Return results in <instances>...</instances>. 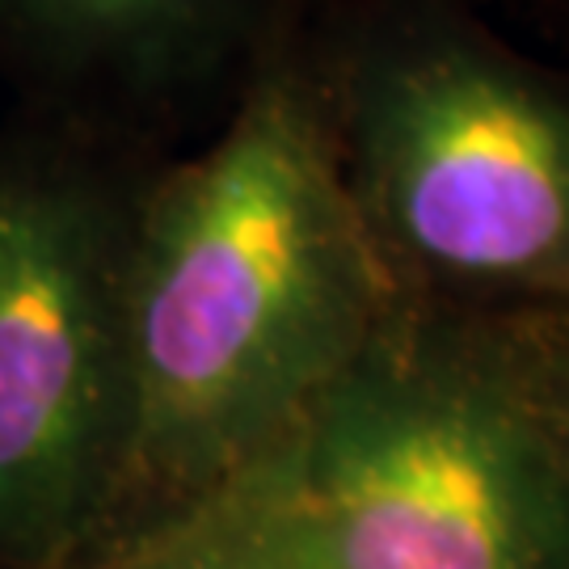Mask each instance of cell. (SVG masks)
Returning <instances> with one entry per match:
<instances>
[{
    "label": "cell",
    "mask_w": 569,
    "mask_h": 569,
    "mask_svg": "<svg viewBox=\"0 0 569 569\" xmlns=\"http://www.w3.org/2000/svg\"><path fill=\"white\" fill-rule=\"evenodd\" d=\"M401 300L350 199L308 21L203 140L143 182L106 549L237 481L355 367Z\"/></svg>",
    "instance_id": "obj_1"
},
{
    "label": "cell",
    "mask_w": 569,
    "mask_h": 569,
    "mask_svg": "<svg viewBox=\"0 0 569 569\" xmlns=\"http://www.w3.org/2000/svg\"><path fill=\"white\" fill-rule=\"evenodd\" d=\"M211 498L300 569H569V443L540 312L406 296L342 380Z\"/></svg>",
    "instance_id": "obj_2"
},
{
    "label": "cell",
    "mask_w": 569,
    "mask_h": 569,
    "mask_svg": "<svg viewBox=\"0 0 569 569\" xmlns=\"http://www.w3.org/2000/svg\"><path fill=\"white\" fill-rule=\"evenodd\" d=\"M350 199L413 300L569 321V81L465 0L317 9Z\"/></svg>",
    "instance_id": "obj_3"
},
{
    "label": "cell",
    "mask_w": 569,
    "mask_h": 569,
    "mask_svg": "<svg viewBox=\"0 0 569 569\" xmlns=\"http://www.w3.org/2000/svg\"><path fill=\"white\" fill-rule=\"evenodd\" d=\"M161 161L26 106L0 122V569H81L110 540L127 258Z\"/></svg>",
    "instance_id": "obj_4"
},
{
    "label": "cell",
    "mask_w": 569,
    "mask_h": 569,
    "mask_svg": "<svg viewBox=\"0 0 569 569\" xmlns=\"http://www.w3.org/2000/svg\"><path fill=\"white\" fill-rule=\"evenodd\" d=\"M321 0H0V81L60 114L169 157L190 122L224 119L262 60Z\"/></svg>",
    "instance_id": "obj_5"
},
{
    "label": "cell",
    "mask_w": 569,
    "mask_h": 569,
    "mask_svg": "<svg viewBox=\"0 0 569 569\" xmlns=\"http://www.w3.org/2000/svg\"><path fill=\"white\" fill-rule=\"evenodd\" d=\"M81 569H300L244 515L207 498L164 523L136 531Z\"/></svg>",
    "instance_id": "obj_6"
},
{
    "label": "cell",
    "mask_w": 569,
    "mask_h": 569,
    "mask_svg": "<svg viewBox=\"0 0 569 569\" xmlns=\"http://www.w3.org/2000/svg\"><path fill=\"white\" fill-rule=\"evenodd\" d=\"M540 350H545V376L557 422L569 443V321L566 317H540Z\"/></svg>",
    "instance_id": "obj_7"
},
{
    "label": "cell",
    "mask_w": 569,
    "mask_h": 569,
    "mask_svg": "<svg viewBox=\"0 0 569 569\" xmlns=\"http://www.w3.org/2000/svg\"><path fill=\"white\" fill-rule=\"evenodd\" d=\"M519 4L545 21L557 39L569 42V0H519Z\"/></svg>",
    "instance_id": "obj_8"
}]
</instances>
